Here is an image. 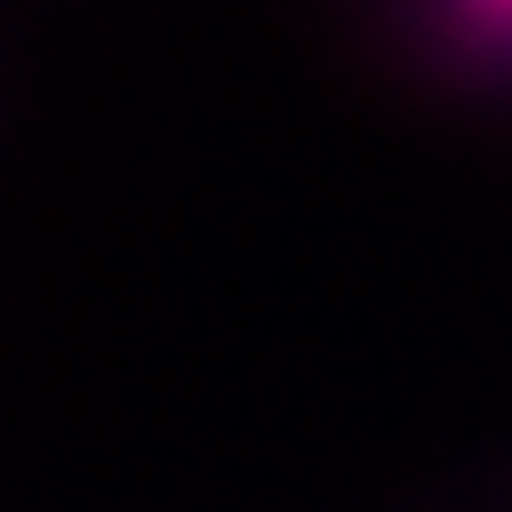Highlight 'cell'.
Wrapping results in <instances>:
<instances>
[{
    "instance_id": "cell-1",
    "label": "cell",
    "mask_w": 512,
    "mask_h": 512,
    "mask_svg": "<svg viewBox=\"0 0 512 512\" xmlns=\"http://www.w3.org/2000/svg\"><path fill=\"white\" fill-rule=\"evenodd\" d=\"M398 39L459 85H512V0H398Z\"/></svg>"
}]
</instances>
